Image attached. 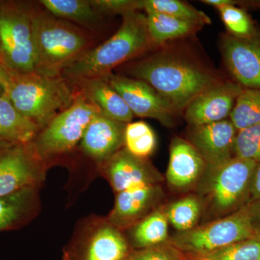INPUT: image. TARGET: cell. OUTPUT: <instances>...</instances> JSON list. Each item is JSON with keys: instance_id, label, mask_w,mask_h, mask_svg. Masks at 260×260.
Returning a JSON list of instances; mask_svg holds the SVG:
<instances>
[{"instance_id": "1", "label": "cell", "mask_w": 260, "mask_h": 260, "mask_svg": "<svg viewBox=\"0 0 260 260\" xmlns=\"http://www.w3.org/2000/svg\"><path fill=\"white\" fill-rule=\"evenodd\" d=\"M129 74L148 83L175 113L185 110L195 98L219 83L206 68L172 53H160L135 63Z\"/></svg>"}, {"instance_id": "2", "label": "cell", "mask_w": 260, "mask_h": 260, "mask_svg": "<svg viewBox=\"0 0 260 260\" xmlns=\"http://www.w3.org/2000/svg\"><path fill=\"white\" fill-rule=\"evenodd\" d=\"M122 18L120 28L113 37L80 56L61 72V76L70 81L105 77L116 67L148 50L153 44L146 15L130 12Z\"/></svg>"}, {"instance_id": "3", "label": "cell", "mask_w": 260, "mask_h": 260, "mask_svg": "<svg viewBox=\"0 0 260 260\" xmlns=\"http://www.w3.org/2000/svg\"><path fill=\"white\" fill-rule=\"evenodd\" d=\"M3 90L15 109L41 131L69 108L78 94L72 82L61 75L50 77L36 72L18 73L11 70Z\"/></svg>"}, {"instance_id": "4", "label": "cell", "mask_w": 260, "mask_h": 260, "mask_svg": "<svg viewBox=\"0 0 260 260\" xmlns=\"http://www.w3.org/2000/svg\"><path fill=\"white\" fill-rule=\"evenodd\" d=\"M36 50V73L60 76L61 72L90 50L91 37L69 21L30 8Z\"/></svg>"}, {"instance_id": "5", "label": "cell", "mask_w": 260, "mask_h": 260, "mask_svg": "<svg viewBox=\"0 0 260 260\" xmlns=\"http://www.w3.org/2000/svg\"><path fill=\"white\" fill-rule=\"evenodd\" d=\"M257 162L234 157L213 167H206L201 195L215 216H226L247 204L251 179Z\"/></svg>"}, {"instance_id": "6", "label": "cell", "mask_w": 260, "mask_h": 260, "mask_svg": "<svg viewBox=\"0 0 260 260\" xmlns=\"http://www.w3.org/2000/svg\"><path fill=\"white\" fill-rule=\"evenodd\" d=\"M0 58L1 64L11 71L35 72L31 14L23 3L0 2Z\"/></svg>"}, {"instance_id": "7", "label": "cell", "mask_w": 260, "mask_h": 260, "mask_svg": "<svg viewBox=\"0 0 260 260\" xmlns=\"http://www.w3.org/2000/svg\"><path fill=\"white\" fill-rule=\"evenodd\" d=\"M256 237L247 204L210 223L180 232L170 242L182 252L204 255L244 239Z\"/></svg>"}, {"instance_id": "8", "label": "cell", "mask_w": 260, "mask_h": 260, "mask_svg": "<svg viewBox=\"0 0 260 260\" xmlns=\"http://www.w3.org/2000/svg\"><path fill=\"white\" fill-rule=\"evenodd\" d=\"M101 113L95 104L78 92L74 103L58 114L32 142L34 150L43 160L69 151L81 141L89 124Z\"/></svg>"}, {"instance_id": "9", "label": "cell", "mask_w": 260, "mask_h": 260, "mask_svg": "<svg viewBox=\"0 0 260 260\" xmlns=\"http://www.w3.org/2000/svg\"><path fill=\"white\" fill-rule=\"evenodd\" d=\"M42 160L31 143L15 145L0 155V197L40 183L44 177Z\"/></svg>"}, {"instance_id": "10", "label": "cell", "mask_w": 260, "mask_h": 260, "mask_svg": "<svg viewBox=\"0 0 260 260\" xmlns=\"http://www.w3.org/2000/svg\"><path fill=\"white\" fill-rule=\"evenodd\" d=\"M105 77L135 116L156 119L169 127L174 125L175 112L148 83L112 73Z\"/></svg>"}, {"instance_id": "11", "label": "cell", "mask_w": 260, "mask_h": 260, "mask_svg": "<svg viewBox=\"0 0 260 260\" xmlns=\"http://www.w3.org/2000/svg\"><path fill=\"white\" fill-rule=\"evenodd\" d=\"M244 90L238 83L219 82L198 95L185 109V119L191 126L226 119Z\"/></svg>"}, {"instance_id": "12", "label": "cell", "mask_w": 260, "mask_h": 260, "mask_svg": "<svg viewBox=\"0 0 260 260\" xmlns=\"http://www.w3.org/2000/svg\"><path fill=\"white\" fill-rule=\"evenodd\" d=\"M224 60L238 84L260 89V35L241 39L225 36L222 43Z\"/></svg>"}, {"instance_id": "13", "label": "cell", "mask_w": 260, "mask_h": 260, "mask_svg": "<svg viewBox=\"0 0 260 260\" xmlns=\"http://www.w3.org/2000/svg\"><path fill=\"white\" fill-rule=\"evenodd\" d=\"M237 129L230 119L192 126L190 143L197 149L206 167L220 165L234 157Z\"/></svg>"}, {"instance_id": "14", "label": "cell", "mask_w": 260, "mask_h": 260, "mask_svg": "<svg viewBox=\"0 0 260 260\" xmlns=\"http://www.w3.org/2000/svg\"><path fill=\"white\" fill-rule=\"evenodd\" d=\"M161 196L158 184H142L117 193L109 222L116 229L133 227L150 214Z\"/></svg>"}, {"instance_id": "15", "label": "cell", "mask_w": 260, "mask_h": 260, "mask_svg": "<svg viewBox=\"0 0 260 260\" xmlns=\"http://www.w3.org/2000/svg\"><path fill=\"white\" fill-rule=\"evenodd\" d=\"M104 172L116 193L145 184H158L161 178L145 158L121 149L105 162Z\"/></svg>"}, {"instance_id": "16", "label": "cell", "mask_w": 260, "mask_h": 260, "mask_svg": "<svg viewBox=\"0 0 260 260\" xmlns=\"http://www.w3.org/2000/svg\"><path fill=\"white\" fill-rule=\"evenodd\" d=\"M126 125L101 113L85 130L80 141L82 149L98 162L107 161L124 145Z\"/></svg>"}, {"instance_id": "17", "label": "cell", "mask_w": 260, "mask_h": 260, "mask_svg": "<svg viewBox=\"0 0 260 260\" xmlns=\"http://www.w3.org/2000/svg\"><path fill=\"white\" fill-rule=\"evenodd\" d=\"M206 162L190 142L174 138L170 146L167 172L169 185L174 189H186L203 177Z\"/></svg>"}, {"instance_id": "18", "label": "cell", "mask_w": 260, "mask_h": 260, "mask_svg": "<svg viewBox=\"0 0 260 260\" xmlns=\"http://www.w3.org/2000/svg\"><path fill=\"white\" fill-rule=\"evenodd\" d=\"M70 82L78 93L95 104L104 115L124 124L133 120L134 114L106 77Z\"/></svg>"}, {"instance_id": "19", "label": "cell", "mask_w": 260, "mask_h": 260, "mask_svg": "<svg viewBox=\"0 0 260 260\" xmlns=\"http://www.w3.org/2000/svg\"><path fill=\"white\" fill-rule=\"evenodd\" d=\"M39 126L15 109L5 95L0 96V138L15 144L31 143L40 133Z\"/></svg>"}, {"instance_id": "20", "label": "cell", "mask_w": 260, "mask_h": 260, "mask_svg": "<svg viewBox=\"0 0 260 260\" xmlns=\"http://www.w3.org/2000/svg\"><path fill=\"white\" fill-rule=\"evenodd\" d=\"M127 251V243L122 234L113 225H107L94 234L87 260H123Z\"/></svg>"}, {"instance_id": "21", "label": "cell", "mask_w": 260, "mask_h": 260, "mask_svg": "<svg viewBox=\"0 0 260 260\" xmlns=\"http://www.w3.org/2000/svg\"><path fill=\"white\" fill-rule=\"evenodd\" d=\"M131 228L130 237L136 247L144 249L167 242L169 221L165 210H155Z\"/></svg>"}, {"instance_id": "22", "label": "cell", "mask_w": 260, "mask_h": 260, "mask_svg": "<svg viewBox=\"0 0 260 260\" xmlns=\"http://www.w3.org/2000/svg\"><path fill=\"white\" fill-rule=\"evenodd\" d=\"M145 15L149 37L152 44L156 46L189 35L200 27L170 15L160 13H148Z\"/></svg>"}, {"instance_id": "23", "label": "cell", "mask_w": 260, "mask_h": 260, "mask_svg": "<svg viewBox=\"0 0 260 260\" xmlns=\"http://www.w3.org/2000/svg\"><path fill=\"white\" fill-rule=\"evenodd\" d=\"M40 4L56 18L85 26L95 25L100 19V13L86 0H42Z\"/></svg>"}, {"instance_id": "24", "label": "cell", "mask_w": 260, "mask_h": 260, "mask_svg": "<svg viewBox=\"0 0 260 260\" xmlns=\"http://www.w3.org/2000/svg\"><path fill=\"white\" fill-rule=\"evenodd\" d=\"M140 10H144L146 14L170 15L200 27L211 23V19L205 13L178 0H140Z\"/></svg>"}, {"instance_id": "25", "label": "cell", "mask_w": 260, "mask_h": 260, "mask_svg": "<svg viewBox=\"0 0 260 260\" xmlns=\"http://www.w3.org/2000/svg\"><path fill=\"white\" fill-rule=\"evenodd\" d=\"M34 200V187L0 197V232L11 229L25 218Z\"/></svg>"}, {"instance_id": "26", "label": "cell", "mask_w": 260, "mask_h": 260, "mask_svg": "<svg viewBox=\"0 0 260 260\" xmlns=\"http://www.w3.org/2000/svg\"><path fill=\"white\" fill-rule=\"evenodd\" d=\"M156 135L151 126L143 121L126 124L124 130V145L129 153L146 159L156 148Z\"/></svg>"}, {"instance_id": "27", "label": "cell", "mask_w": 260, "mask_h": 260, "mask_svg": "<svg viewBox=\"0 0 260 260\" xmlns=\"http://www.w3.org/2000/svg\"><path fill=\"white\" fill-rule=\"evenodd\" d=\"M229 117L238 132L260 124V89H244Z\"/></svg>"}, {"instance_id": "28", "label": "cell", "mask_w": 260, "mask_h": 260, "mask_svg": "<svg viewBox=\"0 0 260 260\" xmlns=\"http://www.w3.org/2000/svg\"><path fill=\"white\" fill-rule=\"evenodd\" d=\"M168 221L180 232L196 227L202 212L199 198L189 195L172 203L165 210Z\"/></svg>"}, {"instance_id": "29", "label": "cell", "mask_w": 260, "mask_h": 260, "mask_svg": "<svg viewBox=\"0 0 260 260\" xmlns=\"http://www.w3.org/2000/svg\"><path fill=\"white\" fill-rule=\"evenodd\" d=\"M193 258L198 260H260V238L244 239L209 254Z\"/></svg>"}, {"instance_id": "30", "label": "cell", "mask_w": 260, "mask_h": 260, "mask_svg": "<svg viewBox=\"0 0 260 260\" xmlns=\"http://www.w3.org/2000/svg\"><path fill=\"white\" fill-rule=\"evenodd\" d=\"M218 10L225 28L232 37L245 39L257 34L250 17L244 10L234 5H226Z\"/></svg>"}, {"instance_id": "31", "label": "cell", "mask_w": 260, "mask_h": 260, "mask_svg": "<svg viewBox=\"0 0 260 260\" xmlns=\"http://www.w3.org/2000/svg\"><path fill=\"white\" fill-rule=\"evenodd\" d=\"M234 157L260 162V124L238 132Z\"/></svg>"}, {"instance_id": "32", "label": "cell", "mask_w": 260, "mask_h": 260, "mask_svg": "<svg viewBox=\"0 0 260 260\" xmlns=\"http://www.w3.org/2000/svg\"><path fill=\"white\" fill-rule=\"evenodd\" d=\"M128 260H186L184 253L171 242L141 249Z\"/></svg>"}, {"instance_id": "33", "label": "cell", "mask_w": 260, "mask_h": 260, "mask_svg": "<svg viewBox=\"0 0 260 260\" xmlns=\"http://www.w3.org/2000/svg\"><path fill=\"white\" fill-rule=\"evenodd\" d=\"M90 3L100 14L123 15L140 10V0H93Z\"/></svg>"}, {"instance_id": "34", "label": "cell", "mask_w": 260, "mask_h": 260, "mask_svg": "<svg viewBox=\"0 0 260 260\" xmlns=\"http://www.w3.org/2000/svg\"><path fill=\"white\" fill-rule=\"evenodd\" d=\"M247 206L255 237L260 238V200L247 203Z\"/></svg>"}, {"instance_id": "35", "label": "cell", "mask_w": 260, "mask_h": 260, "mask_svg": "<svg viewBox=\"0 0 260 260\" xmlns=\"http://www.w3.org/2000/svg\"><path fill=\"white\" fill-rule=\"evenodd\" d=\"M260 200V162H257L251 179L248 203Z\"/></svg>"}, {"instance_id": "36", "label": "cell", "mask_w": 260, "mask_h": 260, "mask_svg": "<svg viewBox=\"0 0 260 260\" xmlns=\"http://www.w3.org/2000/svg\"><path fill=\"white\" fill-rule=\"evenodd\" d=\"M10 78V70L0 63V87L5 88Z\"/></svg>"}, {"instance_id": "37", "label": "cell", "mask_w": 260, "mask_h": 260, "mask_svg": "<svg viewBox=\"0 0 260 260\" xmlns=\"http://www.w3.org/2000/svg\"><path fill=\"white\" fill-rule=\"evenodd\" d=\"M203 3L215 7L218 9L222 7L226 6V5L236 4L235 2L232 1V0H203Z\"/></svg>"}, {"instance_id": "38", "label": "cell", "mask_w": 260, "mask_h": 260, "mask_svg": "<svg viewBox=\"0 0 260 260\" xmlns=\"http://www.w3.org/2000/svg\"><path fill=\"white\" fill-rule=\"evenodd\" d=\"M15 143H12V142L8 141V140L2 139L0 138V155H3L5 152L7 150H9L10 148L14 146Z\"/></svg>"}, {"instance_id": "39", "label": "cell", "mask_w": 260, "mask_h": 260, "mask_svg": "<svg viewBox=\"0 0 260 260\" xmlns=\"http://www.w3.org/2000/svg\"><path fill=\"white\" fill-rule=\"evenodd\" d=\"M192 260H198V259H194V258H193Z\"/></svg>"}, {"instance_id": "40", "label": "cell", "mask_w": 260, "mask_h": 260, "mask_svg": "<svg viewBox=\"0 0 260 260\" xmlns=\"http://www.w3.org/2000/svg\"><path fill=\"white\" fill-rule=\"evenodd\" d=\"M0 63H1V58H0Z\"/></svg>"}, {"instance_id": "41", "label": "cell", "mask_w": 260, "mask_h": 260, "mask_svg": "<svg viewBox=\"0 0 260 260\" xmlns=\"http://www.w3.org/2000/svg\"><path fill=\"white\" fill-rule=\"evenodd\" d=\"M123 260H128V259H126V258H125V259H123Z\"/></svg>"}]
</instances>
